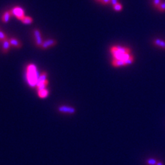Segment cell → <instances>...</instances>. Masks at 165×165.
I'll return each mask as SVG.
<instances>
[{
  "label": "cell",
  "mask_w": 165,
  "mask_h": 165,
  "mask_svg": "<svg viewBox=\"0 0 165 165\" xmlns=\"http://www.w3.org/2000/svg\"><path fill=\"white\" fill-rule=\"evenodd\" d=\"M59 112L63 114H74L76 112V109L72 107L62 105L58 108Z\"/></svg>",
  "instance_id": "6"
},
{
  "label": "cell",
  "mask_w": 165,
  "mask_h": 165,
  "mask_svg": "<svg viewBox=\"0 0 165 165\" xmlns=\"http://www.w3.org/2000/svg\"><path fill=\"white\" fill-rule=\"evenodd\" d=\"M11 12H12L13 16H15L17 19H18L20 21L25 17V11H24L23 8H22L20 6H18L13 8V9L11 10Z\"/></svg>",
  "instance_id": "3"
},
{
  "label": "cell",
  "mask_w": 165,
  "mask_h": 165,
  "mask_svg": "<svg viewBox=\"0 0 165 165\" xmlns=\"http://www.w3.org/2000/svg\"><path fill=\"white\" fill-rule=\"evenodd\" d=\"M7 39H8V37H7L6 34L3 31L0 30V41L3 42Z\"/></svg>",
  "instance_id": "15"
},
{
  "label": "cell",
  "mask_w": 165,
  "mask_h": 165,
  "mask_svg": "<svg viewBox=\"0 0 165 165\" xmlns=\"http://www.w3.org/2000/svg\"><path fill=\"white\" fill-rule=\"evenodd\" d=\"M113 61L112 65L114 67H121L132 64L134 62V57L131 54L129 48L123 46H113L110 49Z\"/></svg>",
  "instance_id": "1"
},
{
  "label": "cell",
  "mask_w": 165,
  "mask_h": 165,
  "mask_svg": "<svg viewBox=\"0 0 165 165\" xmlns=\"http://www.w3.org/2000/svg\"><path fill=\"white\" fill-rule=\"evenodd\" d=\"M95 1L98 2H100V1H101V0H95Z\"/></svg>",
  "instance_id": "23"
},
{
  "label": "cell",
  "mask_w": 165,
  "mask_h": 165,
  "mask_svg": "<svg viewBox=\"0 0 165 165\" xmlns=\"http://www.w3.org/2000/svg\"><path fill=\"white\" fill-rule=\"evenodd\" d=\"M12 16H13V15L12 14L11 11H6L3 14L2 17V21L4 23H8L10 21V19H11Z\"/></svg>",
  "instance_id": "8"
},
{
  "label": "cell",
  "mask_w": 165,
  "mask_h": 165,
  "mask_svg": "<svg viewBox=\"0 0 165 165\" xmlns=\"http://www.w3.org/2000/svg\"><path fill=\"white\" fill-rule=\"evenodd\" d=\"M11 48V45L10 44V41H9L8 39L2 42V52L3 53H7L8 52L10 49Z\"/></svg>",
  "instance_id": "9"
},
{
  "label": "cell",
  "mask_w": 165,
  "mask_h": 165,
  "mask_svg": "<svg viewBox=\"0 0 165 165\" xmlns=\"http://www.w3.org/2000/svg\"><path fill=\"white\" fill-rule=\"evenodd\" d=\"M156 165H163V164H162V163H161V162H158V163H157Z\"/></svg>",
  "instance_id": "22"
},
{
  "label": "cell",
  "mask_w": 165,
  "mask_h": 165,
  "mask_svg": "<svg viewBox=\"0 0 165 165\" xmlns=\"http://www.w3.org/2000/svg\"><path fill=\"white\" fill-rule=\"evenodd\" d=\"M153 44H154L155 46L165 50V41H164V40H162L160 39H155L153 41Z\"/></svg>",
  "instance_id": "10"
},
{
  "label": "cell",
  "mask_w": 165,
  "mask_h": 165,
  "mask_svg": "<svg viewBox=\"0 0 165 165\" xmlns=\"http://www.w3.org/2000/svg\"><path fill=\"white\" fill-rule=\"evenodd\" d=\"M162 0H153V6L154 8L158 9L159 6H160V5L162 4Z\"/></svg>",
  "instance_id": "17"
},
{
  "label": "cell",
  "mask_w": 165,
  "mask_h": 165,
  "mask_svg": "<svg viewBox=\"0 0 165 165\" xmlns=\"http://www.w3.org/2000/svg\"><path fill=\"white\" fill-rule=\"evenodd\" d=\"M39 75H38L37 67L34 64H30L27 67V80L28 83L32 87L37 86L38 78Z\"/></svg>",
  "instance_id": "2"
},
{
  "label": "cell",
  "mask_w": 165,
  "mask_h": 165,
  "mask_svg": "<svg viewBox=\"0 0 165 165\" xmlns=\"http://www.w3.org/2000/svg\"><path fill=\"white\" fill-rule=\"evenodd\" d=\"M49 94V91L47 89H44L40 91H38V96H39L41 98H45L48 96Z\"/></svg>",
  "instance_id": "12"
},
{
  "label": "cell",
  "mask_w": 165,
  "mask_h": 165,
  "mask_svg": "<svg viewBox=\"0 0 165 165\" xmlns=\"http://www.w3.org/2000/svg\"><path fill=\"white\" fill-rule=\"evenodd\" d=\"M146 163L148 164L149 165H156L157 164V162L154 159H149L148 160L146 161Z\"/></svg>",
  "instance_id": "18"
},
{
  "label": "cell",
  "mask_w": 165,
  "mask_h": 165,
  "mask_svg": "<svg viewBox=\"0 0 165 165\" xmlns=\"http://www.w3.org/2000/svg\"><path fill=\"white\" fill-rule=\"evenodd\" d=\"M110 4H111V5L112 6H115L116 4H118V0H111Z\"/></svg>",
  "instance_id": "21"
},
{
  "label": "cell",
  "mask_w": 165,
  "mask_h": 165,
  "mask_svg": "<svg viewBox=\"0 0 165 165\" xmlns=\"http://www.w3.org/2000/svg\"><path fill=\"white\" fill-rule=\"evenodd\" d=\"M158 10L160 12H164L165 11V2H162L160 5V6L158 8Z\"/></svg>",
  "instance_id": "19"
},
{
  "label": "cell",
  "mask_w": 165,
  "mask_h": 165,
  "mask_svg": "<svg viewBox=\"0 0 165 165\" xmlns=\"http://www.w3.org/2000/svg\"><path fill=\"white\" fill-rule=\"evenodd\" d=\"M34 34V39H35V44L36 46L37 47H39L41 48L42 46V44L44 43V40L42 39V36H41V32L40 31L39 29H34L33 31Z\"/></svg>",
  "instance_id": "4"
},
{
  "label": "cell",
  "mask_w": 165,
  "mask_h": 165,
  "mask_svg": "<svg viewBox=\"0 0 165 165\" xmlns=\"http://www.w3.org/2000/svg\"><path fill=\"white\" fill-rule=\"evenodd\" d=\"M21 21L23 24L28 25V24H30V23L33 22V19L31 17H29V16H25L23 19H21Z\"/></svg>",
  "instance_id": "14"
},
{
  "label": "cell",
  "mask_w": 165,
  "mask_h": 165,
  "mask_svg": "<svg viewBox=\"0 0 165 165\" xmlns=\"http://www.w3.org/2000/svg\"><path fill=\"white\" fill-rule=\"evenodd\" d=\"M47 76H48V74L46 72H43L41 74L39 75V78H38L37 83H41V82H44L47 81Z\"/></svg>",
  "instance_id": "13"
},
{
  "label": "cell",
  "mask_w": 165,
  "mask_h": 165,
  "mask_svg": "<svg viewBox=\"0 0 165 165\" xmlns=\"http://www.w3.org/2000/svg\"><path fill=\"white\" fill-rule=\"evenodd\" d=\"M114 10L115 11H117V12H120V11H121L123 10V5L121 4H116L115 6H113Z\"/></svg>",
  "instance_id": "16"
},
{
  "label": "cell",
  "mask_w": 165,
  "mask_h": 165,
  "mask_svg": "<svg viewBox=\"0 0 165 165\" xmlns=\"http://www.w3.org/2000/svg\"><path fill=\"white\" fill-rule=\"evenodd\" d=\"M9 41H10V44L11 45V47L15 48H21V46H22V44L21 43V41H19V39H17L16 38H10L8 39Z\"/></svg>",
  "instance_id": "7"
},
{
  "label": "cell",
  "mask_w": 165,
  "mask_h": 165,
  "mask_svg": "<svg viewBox=\"0 0 165 165\" xmlns=\"http://www.w3.org/2000/svg\"><path fill=\"white\" fill-rule=\"evenodd\" d=\"M110 2H111V0H101L100 3L103 5H107L110 4Z\"/></svg>",
  "instance_id": "20"
},
{
  "label": "cell",
  "mask_w": 165,
  "mask_h": 165,
  "mask_svg": "<svg viewBox=\"0 0 165 165\" xmlns=\"http://www.w3.org/2000/svg\"><path fill=\"white\" fill-rule=\"evenodd\" d=\"M48 85V81H46L41 82V83H38L37 84V91H40L41 90H44L46 89V87Z\"/></svg>",
  "instance_id": "11"
},
{
  "label": "cell",
  "mask_w": 165,
  "mask_h": 165,
  "mask_svg": "<svg viewBox=\"0 0 165 165\" xmlns=\"http://www.w3.org/2000/svg\"><path fill=\"white\" fill-rule=\"evenodd\" d=\"M57 44V40L54 39H48L44 41V43L42 44L41 48L43 50H47L48 48H52L53 46H56Z\"/></svg>",
  "instance_id": "5"
}]
</instances>
